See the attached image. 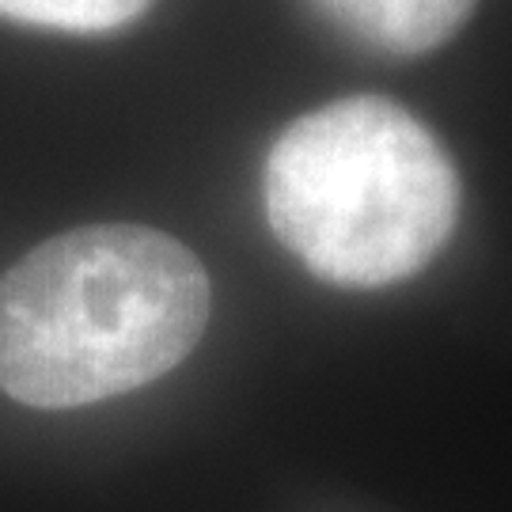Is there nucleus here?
I'll return each mask as SVG.
<instances>
[{"label": "nucleus", "mask_w": 512, "mask_h": 512, "mask_svg": "<svg viewBox=\"0 0 512 512\" xmlns=\"http://www.w3.org/2000/svg\"><path fill=\"white\" fill-rule=\"evenodd\" d=\"M213 285L186 243L145 224H88L0 277V391L76 410L167 376L202 342Z\"/></svg>", "instance_id": "1"}, {"label": "nucleus", "mask_w": 512, "mask_h": 512, "mask_svg": "<svg viewBox=\"0 0 512 512\" xmlns=\"http://www.w3.org/2000/svg\"><path fill=\"white\" fill-rule=\"evenodd\" d=\"M277 243L338 289L421 274L452 239L459 171L437 137L384 95H349L285 126L262 164Z\"/></svg>", "instance_id": "2"}, {"label": "nucleus", "mask_w": 512, "mask_h": 512, "mask_svg": "<svg viewBox=\"0 0 512 512\" xmlns=\"http://www.w3.org/2000/svg\"><path fill=\"white\" fill-rule=\"evenodd\" d=\"M342 35L384 54H429L471 19L478 0H311Z\"/></svg>", "instance_id": "3"}, {"label": "nucleus", "mask_w": 512, "mask_h": 512, "mask_svg": "<svg viewBox=\"0 0 512 512\" xmlns=\"http://www.w3.org/2000/svg\"><path fill=\"white\" fill-rule=\"evenodd\" d=\"M148 4L152 0H0V19L69 35H99L133 23Z\"/></svg>", "instance_id": "4"}]
</instances>
